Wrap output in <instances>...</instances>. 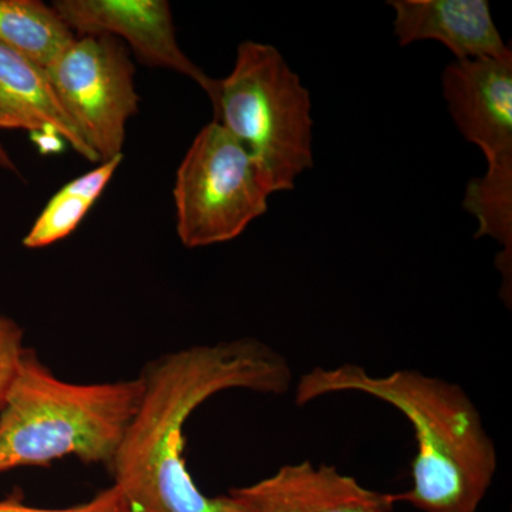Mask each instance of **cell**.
Segmentation results:
<instances>
[{
  "instance_id": "1",
  "label": "cell",
  "mask_w": 512,
  "mask_h": 512,
  "mask_svg": "<svg viewBox=\"0 0 512 512\" xmlns=\"http://www.w3.org/2000/svg\"><path fill=\"white\" fill-rule=\"evenodd\" d=\"M143 394L110 467L114 485L137 512H242L231 495L208 497L184 457V426L202 403L225 390L282 396L291 363L255 338L175 350L141 372Z\"/></svg>"
},
{
  "instance_id": "11",
  "label": "cell",
  "mask_w": 512,
  "mask_h": 512,
  "mask_svg": "<svg viewBox=\"0 0 512 512\" xmlns=\"http://www.w3.org/2000/svg\"><path fill=\"white\" fill-rule=\"evenodd\" d=\"M0 128L56 136L89 163L99 157L57 99L46 69L0 46Z\"/></svg>"
},
{
  "instance_id": "8",
  "label": "cell",
  "mask_w": 512,
  "mask_h": 512,
  "mask_svg": "<svg viewBox=\"0 0 512 512\" xmlns=\"http://www.w3.org/2000/svg\"><path fill=\"white\" fill-rule=\"evenodd\" d=\"M52 6L74 35L124 40L140 62L183 74L214 103L218 80L178 45L173 13L165 0H57Z\"/></svg>"
},
{
  "instance_id": "10",
  "label": "cell",
  "mask_w": 512,
  "mask_h": 512,
  "mask_svg": "<svg viewBox=\"0 0 512 512\" xmlns=\"http://www.w3.org/2000/svg\"><path fill=\"white\" fill-rule=\"evenodd\" d=\"M394 35L400 46L434 40L457 60L501 59L511 55L487 0H392Z\"/></svg>"
},
{
  "instance_id": "14",
  "label": "cell",
  "mask_w": 512,
  "mask_h": 512,
  "mask_svg": "<svg viewBox=\"0 0 512 512\" xmlns=\"http://www.w3.org/2000/svg\"><path fill=\"white\" fill-rule=\"evenodd\" d=\"M0 512H137L128 501L126 494L117 485H111L106 490L94 495L87 503L74 505L69 508H39L23 503L18 495H10L0 500Z\"/></svg>"
},
{
  "instance_id": "3",
  "label": "cell",
  "mask_w": 512,
  "mask_h": 512,
  "mask_svg": "<svg viewBox=\"0 0 512 512\" xmlns=\"http://www.w3.org/2000/svg\"><path fill=\"white\" fill-rule=\"evenodd\" d=\"M141 394L140 376L64 382L26 348L0 409V474L67 456L110 470Z\"/></svg>"
},
{
  "instance_id": "6",
  "label": "cell",
  "mask_w": 512,
  "mask_h": 512,
  "mask_svg": "<svg viewBox=\"0 0 512 512\" xmlns=\"http://www.w3.org/2000/svg\"><path fill=\"white\" fill-rule=\"evenodd\" d=\"M57 99L100 163L123 156L140 96L126 47L111 36H76L46 69Z\"/></svg>"
},
{
  "instance_id": "16",
  "label": "cell",
  "mask_w": 512,
  "mask_h": 512,
  "mask_svg": "<svg viewBox=\"0 0 512 512\" xmlns=\"http://www.w3.org/2000/svg\"><path fill=\"white\" fill-rule=\"evenodd\" d=\"M0 168H3V170L13 171V173L18 171L15 161H13L12 157L9 156L8 150L3 147L2 143H0Z\"/></svg>"
},
{
  "instance_id": "15",
  "label": "cell",
  "mask_w": 512,
  "mask_h": 512,
  "mask_svg": "<svg viewBox=\"0 0 512 512\" xmlns=\"http://www.w3.org/2000/svg\"><path fill=\"white\" fill-rule=\"evenodd\" d=\"M23 336L19 323L0 311V409L26 349Z\"/></svg>"
},
{
  "instance_id": "13",
  "label": "cell",
  "mask_w": 512,
  "mask_h": 512,
  "mask_svg": "<svg viewBox=\"0 0 512 512\" xmlns=\"http://www.w3.org/2000/svg\"><path fill=\"white\" fill-rule=\"evenodd\" d=\"M123 156L100 163L89 173L79 175L47 201L39 217L23 238V247L40 249L72 235L94 207L119 170Z\"/></svg>"
},
{
  "instance_id": "5",
  "label": "cell",
  "mask_w": 512,
  "mask_h": 512,
  "mask_svg": "<svg viewBox=\"0 0 512 512\" xmlns=\"http://www.w3.org/2000/svg\"><path fill=\"white\" fill-rule=\"evenodd\" d=\"M173 197L178 238L192 249L244 234L268 211L271 192L248 151L214 120L185 153Z\"/></svg>"
},
{
  "instance_id": "12",
  "label": "cell",
  "mask_w": 512,
  "mask_h": 512,
  "mask_svg": "<svg viewBox=\"0 0 512 512\" xmlns=\"http://www.w3.org/2000/svg\"><path fill=\"white\" fill-rule=\"evenodd\" d=\"M76 35L40 0H0V46L47 69Z\"/></svg>"
},
{
  "instance_id": "7",
  "label": "cell",
  "mask_w": 512,
  "mask_h": 512,
  "mask_svg": "<svg viewBox=\"0 0 512 512\" xmlns=\"http://www.w3.org/2000/svg\"><path fill=\"white\" fill-rule=\"evenodd\" d=\"M444 100L461 136L487 160L478 187L512 197V53L501 59L456 60L443 76Z\"/></svg>"
},
{
  "instance_id": "9",
  "label": "cell",
  "mask_w": 512,
  "mask_h": 512,
  "mask_svg": "<svg viewBox=\"0 0 512 512\" xmlns=\"http://www.w3.org/2000/svg\"><path fill=\"white\" fill-rule=\"evenodd\" d=\"M242 512H393L394 494L372 490L339 468L285 464L272 476L231 488Z\"/></svg>"
},
{
  "instance_id": "2",
  "label": "cell",
  "mask_w": 512,
  "mask_h": 512,
  "mask_svg": "<svg viewBox=\"0 0 512 512\" xmlns=\"http://www.w3.org/2000/svg\"><path fill=\"white\" fill-rule=\"evenodd\" d=\"M355 392L390 404L412 424L417 453L412 487L394 494L421 512H477L493 485L498 458L476 403L463 387L419 370L370 375L355 363L316 366L299 379L298 406Z\"/></svg>"
},
{
  "instance_id": "4",
  "label": "cell",
  "mask_w": 512,
  "mask_h": 512,
  "mask_svg": "<svg viewBox=\"0 0 512 512\" xmlns=\"http://www.w3.org/2000/svg\"><path fill=\"white\" fill-rule=\"evenodd\" d=\"M212 106L214 120L248 151L271 195L292 191L313 167L311 94L276 47L242 42Z\"/></svg>"
}]
</instances>
